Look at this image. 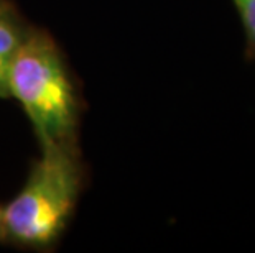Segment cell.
<instances>
[{
	"instance_id": "6da1fadb",
	"label": "cell",
	"mask_w": 255,
	"mask_h": 253,
	"mask_svg": "<svg viewBox=\"0 0 255 253\" xmlns=\"http://www.w3.org/2000/svg\"><path fill=\"white\" fill-rule=\"evenodd\" d=\"M20 192L3 206V240L21 249L50 250L73 217L84 184L78 142L43 147Z\"/></svg>"
},
{
	"instance_id": "7a4b0ae2",
	"label": "cell",
	"mask_w": 255,
	"mask_h": 253,
	"mask_svg": "<svg viewBox=\"0 0 255 253\" xmlns=\"http://www.w3.org/2000/svg\"><path fill=\"white\" fill-rule=\"evenodd\" d=\"M8 97L23 107L40 148L78 142L81 102L56 41L30 26L8 74Z\"/></svg>"
},
{
	"instance_id": "3957f363",
	"label": "cell",
	"mask_w": 255,
	"mask_h": 253,
	"mask_svg": "<svg viewBox=\"0 0 255 253\" xmlns=\"http://www.w3.org/2000/svg\"><path fill=\"white\" fill-rule=\"evenodd\" d=\"M30 25L10 0H0V99L8 97V74Z\"/></svg>"
},
{
	"instance_id": "277c9868",
	"label": "cell",
	"mask_w": 255,
	"mask_h": 253,
	"mask_svg": "<svg viewBox=\"0 0 255 253\" xmlns=\"http://www.w3.org/2000/svg\"><path fill=\"white\" fill-rule=\"evenodd\" d=\"M241 17L246 33V53L251 61H255V0H232Z\"/></svg>"
},
{
	"instance_id": "5b68a950",
	"label": "cell",
	"mask_w": 255,
	"mask_h": 253,
	"mask_svg": "<svg viewBox=\"0 0 255 253\" xmlns=\"http://www.w3.org/2000/svg\"><path fill=\"white\" fill-rule=\"evenodd\" d=\"M2 215H3V206H0V244L3 240V224H2Z\"/></svg>"
}]
</instances>
